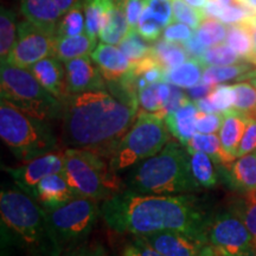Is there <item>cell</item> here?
Returning <instances> with one entry per match:
<instances>
[{
    "instance_id": "obj_18",
    "label": "cell",
    "mask_w": 256,
    "mask_h": 256,
    "mask_svg": "<svg viewBox=\"0 0 256 256\" xmlns=\"http://www.w3.org/2000/svg\"><path fill=\"white\" fill-rule=\"evenodd\" d=\"M20 10L26 20L56 36L64 14L55 0H22Z\"/></svg>"
},
{
    "instance_id": "obj_11",
    "label": "cell",
    "mask_w": 256,
    "mask_h": 256,
    "mask_svg": "<svg viewBox=\"0 0 256 256\" xmlns=\"http://www.w3.org/2000/svg\"><path fill=\"white\" fill-rule=\"evenodd\" d=\"M56 43L55 34L43 30L28 20L20 22L18 24L17 40L5 63L30 69L40 60L55 56Z\"/></svg>"
},
{
    "instance_id": "obj_40",
    "label": "cell",
    "mask_w": 256,
    "mask_h": 256,
    "mask_svg": "<svg viewBox=\"0 0 256 256\" xmlns=\"http://www.w3.org/2000/svg\"><path fill=\"white\" fill-rule=\"evenodd\" d=\"M139 106L142 110L156 114L160 118L162 110V101L160 98L158 83L150 84L139 92Z\"/></svg>"
},
{
    "instance_id": "obj_10",
    "label": "cell",
    "mask_w": 256,
    "mask_h": 256,
    "mask_svg": "<svg viewBox=\"0 0 256 256\" xmlns=\"http://www.w3.org/2000/svg\"><path fill=\"white\" fill-rule=\"evenodd\" d=\"M206 241L226 256H252L256 252L255 240L238 211L211 216Z\"/></svg>"
},
{
    "instance_id": "obj_55",
    "label": "cell",
    "mask_w": 256,
    "mask_h": 256,
    "mask_svg": "<svg viewBox=\"0 0 256 256\" xmlns=\"http://www.w3.org/2000/svg\"><path fill=\"white\" fill-rule=\"evenodd\" d=\"M236 4L244 6L252 12H256V0H236Z\"/></svg>"
},
{
    "instance_id": "obj_43",
    "label": "cell",
    "mask_w": 256,
    "mask_h": 256,
    "mask_svg": "<svg viewBox=\"0 0 256 256\" xmlns=\"http://www.w3.org/2000/svg\"><path fill=\"white\" fill-rule=\"evenodd\" d=\"M223 122V113H198L196 130L202 134H215L220 130Z\"/></svg>"
},
{
    "instance_id": "obj_23",
    "label": "cell",
    "mask_w": 256,
    "mask_h": 256,
    "mask_svg": "<svg viewBox=\"0 0 256 256\" xmlns=\"http://www.w3.org/2000/svg\"><path fill=\"white\" fill-rule=\"evenodd\" d=\"M188 152H203L212 158L214 162L222 165H230L235 162V156H230L223 148L220 139L215 134L197 133L186 144Z\"/></svg>"
},
{
    "instance_id": "obj_49",
    "label": "cell",
    "mask_w": 256,
    "mask_h": 256,
    "mask_svg": "<svg viewBox=\"0 0 256 256\" xmlns=\"http://www.w3.org/2000/svg\"><path fill=\"white\" fill-rule=\"evenodd\" d=\"M182 44H183L184 49L186 50L188 58L190 60H200L202 55L204 54V51L206 50V46L200 43V40H198L194 34V36L190 38V40H188L186 42H184V43H182Z\"/></svg>"
},
{
    "instance_id": "obj_5",
    "label": "cell",
    "mask_w": 256,
    "mask_h": 256,
    "mask_svg": "<svg viewBox=\"0 0 256 256\" xmlns=\"http://www.w3.org/2000/svg\"><path fill=\"white\" fill-rule=\"evenodd\" d=\"M0 136L12 154L23 162L57 150V138L48 121L24 113L2 98Z\"/></svg>"
},
{
    "instance_id": "obj_45",
    "label": "cell",
    "mask_w": 256,
    "mask_h": 256,
    "mask_svg": "<svg viewBox=\"0 0 256 256\" xmlns=\"http://www.w3.org/2000/svg\"><path fill=\"white\" fill-rule=\"evenodd\" d=\"M115 2L124 10L130 28H136L138 22L145 8V0H115Z\"/></svg>"
},
{
    "instance_id": "obj_6",
    "label": "cell",
    "mask_w": 256,
    "mask_h": 256,
    "mask_svg": "<svg viewBox=\"0 0 256 256\" xmlns=\"http://www.w3.org/2000/svg\"><path fill=\"white\" fill-rule=\"evenodd\" d=\"M87 150L64 151L63 174L78 197L104 202L126 190V184L110 160Z\"/></svg>"
},
{
    "instance_id": "obj_51",
    "label": "cell",
    "mask_w": 256,
    "mask_h": 256,
    "mask_svg": "<svg viewBox=\"0 0 256 256\" xmlns=\"http://www.w3.org/2000/svg\"><path fill=\"white\" fill-rule=\"evenodd\" d=\"M241 24L247 25V26L249 28V30H250V32H252V42H254V52H252L249 62L255 64L256 66V14H252V17L248 19V20H246L244 23H241Z\"/></svg>"
},
{
    "instance_id": "obj_38",
    "label": "cell",
    "mask_w": 256,
    "mask_h": 256,
    "mask_svg": "<svg viewBox=\"0 0 256 256\" xmlns=\"http://www.w3.org/2000/svg\"><path fill=\"white\" fill-rule=\"evenodd\" d=\"M165 26L148 8H144V11L136 25V31L145 38L147 42H156L160 38Z\"/></svg>"
},
{
    "instance_id": "obj_2",
    "label": "cell",
    "mask_w": 256,
    "mask_h": 256,
    "mask_svg": "<svg viewBox=\"0 0 256 256\" xmlns=\"http://www.w3.org/2000/svg\"><path fill=\"white\" fill-rule=\"evenodd\" d=\"M138 113L106 89L69 95L63 102L64 142L110 159Z\"/></svg>"
},
{
    "instance_id": "obj_8",
    "label": "cell",
    "mask_w": 256,
    "mask_h": 256,
    "mask_svg": "<svg viewBox=\"0 0 256 256\" xmlns=\"http://www.w3.org/2000/svg\"><path fill=\"white\" fill-rule=\"evenodd\" d=\"M170 134L164 119L139 110L136 121L108 159L112 168L119 174L156 156L170 142Z\"/></svg>"
},
{
    "instance_id": "obj_35",
    "label": "cell",
    "mask_w": 256,
    "mask_h": 256,
    "mask_svg": "<svg viewBox=\"0 0 256 256\" xmlns=\"http://www.w3.org/2000/svg\"><path fill=\"white\" fill-rule=\"evenodd\" d=\"M240 58L241 57L228 44L220 43L208 48L198 62L203 66H232V64H238Z\"/></svg>"
},
{
    "instance_id": "obj_47",
    "label": "cell",
    "mask_w": 256,
    "mask_h": 256,
    "mask_svg": "<svg viewBox=\"0 0 256 256\" xmlns=\"http://www.w3.org/2000/svg\"><path fill=\"white\" fill-rule=\"evenodd\" d=\"M255 150H256V119L252 118L247 128H246L244 134H243L241 139V142H240L238 145L236 156L240 158V156L248 154V153L255 151Z\"/></svg>"
},
{
    "instance_id": "obj_50",
    "label": "cell",
    "mask_w": 256,
    "mask_h": 256,
    "mask_svg": "<svg viewBox=\"0 0 256 256\" xmlns=\"http://www.w3.org/2000/svg\"><path fill=\"white\" fill-rule=\"evenodd\" d=\"M211 90H212V87L206 84V83L200 82V83H198L197 86H194V87L188 88L186 94L188 98H190V100L194 102V101L200 100V98H206V96L211 92Z\"/></svg>"
},
{
    "instance_id": "obj_25",
    "label": "cell",
    "mask_w": 256,
    "mask_h": 256,
    "mask_svg": "<svg viewBox=\"0 0 256 256\" xmlns=\"http://www.w3.org/2000/svg\"><path fill=\"white\" fill-rule=\"evenodd\" d=\"M203 68L204 66L198 60H188L174 69L165 70L164 81L179 88H192L202 82Z\"/></svg>"
},
{
    "instance_id": "obj_53",
    "label": "cell",
    "mask_w": 256,
    "mask_h": 256,
    "mask_svg": "<svg viewBox=\"0 0 256 256\" xmlns=\"http://www.w3.org/2000/svg\"><path fill=\"white\" fill-rule=\"evenodd\" d=\"M55 2L56 4L60 6V8L62 10L63 14H66V12L69 11L72 6L80 4V2H82L83 0H55Z\"/></svg>"
},
{
    "instance_id": "obj_4",
    "label": "cell",
    "mask_w": 256,
    "mask_h": 256,
    "mask_svg": "<svg viewBox=\"0 0 256 256\" xmlns=\"http://www.w3.org/2000/svg\"><path fill=\"white\" fill-rule=\"evenodd\" d=\"M126 190L142 194H188L198 186L192 177L190 153L180 142H170L156 156L132 168L126 180Z\"/></svg>"
},
{
    "instance_id": "obj_1",
    "label": "cell",
    "mask_w": 256,
    "mask_h": 256,
    "mask_svg": "<svg viewBox=\"0 0 256 256\" xmlns=\"http://www.w3.org/2000/svg\"><path fill=\"white\" fill-rule=\"evenodd\" d=\"M101 216L113 232L124 235H148L180 232L206 242L211 216L190 194H142L124 190L104 200Z\"/></svg>"
},
{
    "instance_id": "obj_52",
    "label": "cell",
    "mask_w": 256,
    "mask_h": 256,
    "mask_svg": "<svg viewBox=\"0 0 256 256\" xmlns=\"http://www.w3.org/2000/svg\"><path fill=\"white\" fill-rule=\"evenodd\" d=\"M194 104H196L198 110L200 112V113H218V112L216 110V108L214 107L212 102L210 101L209 96H206V98H200V100L194 101Z\"/></svg>"
},
{
    "instance_id": "obj_9",
    "label": "cell",
    "mask_w": 256,
    "mask_h": 256,
    "mask_svg": "<svg viewBox=\"0 0 256 256\" xmlns=\"http://www.w3.org/2000/svg\"><path fill=\"white\" fill-rule=\"evenodd\" d=\"M44 210L63 250L84 243L101 215L98 202L84 197H76L55 209Z\"/></svg>"
},
{
    "instance_id": "obj_20",
    "label": "cell",
    "mask_w": 256,
    "mask_h": 256,
    "mask_svg": "<svg viewBox=\"0 0 256 256\" xmlns=\"http://www.w3.org/2000/svg\"><path fill=\"white\" fill-rule=\"evenodd\" d=\"M200 113L196 104L190 100L182 106L179 110L168 114L165 118V124L170 133L178 140L182 145L186 146L188 140L197 134L196 119Z\"/></svg>"
},
{
    "instance_id": "obj_28",
    "label": "cell",
    "mask_w": 256,
    "mask_h": 256,
    "mask_svg": "<svg viewBox=\"0 0 256 256\" xmlns=\"http://www.w3.org/2000/svg\"><path fill=\"white\" fill-rule=\"evenodd\" d=\"M190 153V166L192 177L198 188H210L217 184V174L214 168V160L203 152Z\"/></svg>"
},
{
    "instance_id": "obj_33",
    "label": "cell",
    "mask_w": 256,
    "mask_h": 256,
    "mask_svg": "<svg viewBox=\"0 0 256 256\" xmlns=\"http://www.w3.org/2000/svg\"><path fill=\"white\" fill-rule=\"evenodd\" d=\"M121 51L127 56L130 62H139L152 55V46L144 38L136 28H130L127 36L119 44Z\"/></svg>"
},
{
    "instance_id": "obj_14",
    "label": "cell",
    "mask_w": 256,
    "mask_h": 256,
    "mask_svg": "<svg viewBox=\"0 0 256 256\" xmlns=\"http://www.w3.org/2000/svg\"><path fill=\"white\" fill-rule=\"evenodd\" d=\"M69 95L106 89V81L90 56L64 63Z\"/></svg>"
},
{
    "instance_id": "obj_39",
    "label": "cell",
    "mask_w": 256,
    "mask_h": 256,
    "mask_svg": "<svg viewBox=\"0 0 256 256\" xmlns=\"http://www.w3.org/2000/svg\"><path fill=\"white\" fill-rule=\"evenodd\" d=\"M208 96L218 113H226V110H232L235 104V90L232 86L217 84L212 87V90Z\"/></svg>"
},
{
    "instance_id": "obj_46",
    "label": "cell",
    "mask_w": 256,
    "mask_h": 256,
    "mask_svg": "<svg viewBox=\"0 0 256 256\" xmlns=\"http://www.w3.org/2000/svg\"><path fill=\"white\" fill-rule=\"evenodd\" d=\"M60 256H110V254L101 243L84 242L68 250H64Z\"/></svg>"
},
{
    "instance_id": "obj_3",
    "label": "cell",
    "mask_w": 256,
    "mask_h": 256,
    "mask_svg": "<svg viewBox=\"0 0 256 256\" xmlns=\"http://www.w3.org/2000/svg\"><path fill=\"white\" fill-rule=\"evenodd\" d=\"M2 228L6 238L30 256H60V248L44 208L20 188L2 190Z\"/></svg>"
},
{
    "instance_id": "obj_36",
    "label": "cell",
    "mask_w": 256,
    "mask_h": 256,
    "mask_svg": "<svg viewBox=\"0 0 256 256\" xmlns=\"http://www.w3.org/2000/svg\"><path fill=\"white\" fill-rule=\"evenodd\" d=\"M232 87L235 90L234 108L256 119V88L248 82L236 83Z\"/></svg>"
},
{
    "instance_id": "obj_31",
    "label": "cell",
    "mask_w": 256,
    "mask_h": 256,
    "mask_svg": "<svg viewBox=\"0 0 256 256\" xmlns=\"http://www.w3.org/2000/svg\"><path fill=\"white\" fill-rule=\"evenodd\" d=\"M86 32V14L83 8V2L72 6L69 11H66L60 18L58 26L56 30V38H62L78 36Z\"/></svg>"
},
{
    "instance_id": "obj_21",
    "label": "cell",
    "mask_w": 256,
    "mask_h": 256,
    "mask_svg": "<svg viewBox=\"0 0 256 256\" xmlns=\"http://www.w3.org/2000/svg\"><path fill=\"white\" fill-rule=\"evenodd\" d=\"M252 118L238 110H230L223 113V122L220 130V139L223 148L230 156H236L241 139Z\"/></svg>"
},
{
    "instance_id": "obj_16",
    "label": "cell",
    "mask_w": 256,
    "mask_h": 256,
    "mask_svg": "<svg viewBox=\"0 0 256 256\" xmlns=\"http://www.w3.org/2000/svg\"><path fill=\"white\" fill-rule=\"evenodd\" d=\"M30 70L37 78V81L60 101L64 102L69 96L66 86V66H62V60L55 56L46 57L31 66Z\"/></svg>"
},
{
    "instance_id": "obj_59",
    "label": "cell",
    "mask_w": 256,
    "mask_h": 256,
    "mask_svg": "<svg viewBox=\"0 0 256 256\" xmlns=\"http://www.w3.org/2000/svg\"><path fill=\"white\" fill-rule=\"evenodd\" d=\"M252 256H256V252H254V254H252Z\"/></svg>"
},
{
    "instance_id": "obj_34",
    "label": "cell",
    "mask_w": 256,
    "mask_h": 256,
    "mask_svg": "<svg viewBox=\"0 0 256 256\" xmlns=\"http://www.w3.org/2000/svg\"><path fill=\"white\" fill-rule=\"evenodd\" d=\"M228 34L226 24L215 18H204L200 26L194 30V34L206 48L223 43Z\"/></svg>"
},
{
    "instance_id": "obj_12",
    "label": "cell",
    "mask_w": 256,
    "mask_h": 256,
    "mask_svg": "<svg viewBox=\"0 0 256 256\" xmlns=\"http://www.w3.org/2000/svg\"><path fill=\"white\" fill-rule=\"evenodd\" d=\"M4 170L11 176L18 188L34 198L37 185L42 179L49 174L63 172L64 152L56 150L24 162L17 168H5Z\"/></svg>"
},
{
    "instance_id": "obj_48",
    "label": "cell",
    "mask_w": 256,
    "mask_h": 256,
    "mask_svg": "<svg viewBox=\"0 0 256 256\" xmlns=\"http://www.w3.org/2000/svg\"><path fill=\"white\" fill-rule=\"evenodd\" d=\"M241 216L256 243V192L250 194V200L246 206V209L241 214Z\"/></svg>"
},
{
    "instance_id": "obj_57",
    "label": "cell",
    "mask_w": 256,
    "mask_h": 256,
    "mask_svg": "<svg viewBox=\"0 0 256 256\" xmlns=\"http://www.w3.org/2000/svg\"><path fill=\"white\" fill-rule=\"evenodd\" d=\"M214 2H218L220 6H229L232 4H235L236 0H214Z\"/></svg>"
},
{
    "instance_id": "obj_32",
    "label": "cell",
    "mask_w": 256,
    "mask_h": 256,
    "mask_svg": "<svg viewBox=\"0 0 256 256\" xmlns=\"http://www.w3.org/2000/svg\"><path fill=\"white\" fill-rule=\"evenodd\" d=\"M226 42L241 58H244L246 60H250L252 52H254V42H252V32L247 25H228Z\"/></svg>"
},
{
    "instance_id": "obj_37",
    "label": "cell",
    "mask_w": 256,
    "mask_h": 256,
    "mask_svg": "<svg viewBox=\"0 0 256 256\" xmlns=\"http://www.w3.org/2000/svg\"><path fill=\"white\" fill-rule=\"evenodd\" d=\"M172 8L174 20L186 24L194 30H196L206 18L202 10L188 5L185 0H172Z\"/></svg>"
},
{
    "instance_id": "obj_41",
    "label": "cell",
    "mask_w": 256,
    "mask_h": 256,
    "mask_svg": "<svg viewBox=\"0 0 256 256\" xmlns=\"http://www.w3.org/2000/svg\"><path fill=\"white\" fill-rule=\"evenodd\" d=\"M119 256H164L156 252L152 246H150L140 236L133 235V238L127 241L121 247Z\"/></svg>"
},
{
    "instance_id": "obj_15",
    "label": "cell",
    "mask_w": 256,
    "mask_h": 256,
    "mask_svg": "<svg viewBox=\"0 0 256 256\" xmlns=\"http://www.w3.org/2000/svg\"><path fill=\"white\" fill-rule=\"evenodd\" d=\"M90 57L108 84L119 81L132 68V62L127 58L120 48L112 44L101 42L92 51Z\"/></svg>"
},
{
    "instance_id": "obj_22",
    "label": "cell",
    "mask_w": 256,
    "mask_h": 256,
    "mask_svg": "<svg viewBox=\"0 0 256 256\" xmlns=\"http://www.w3.org/2000/svg\"><path fill=\"white\" fill-rule=\"evenodd\" d=\"M96 38L89 36L87 32L78 36L62 38L57 40L55 57H57L63 63L68 60L80 58V57L92 56V51L98 46Z\"/></svg>"
},
{
    "instance_id": "obj_17",
    "label": "cell",
    "mask_w": 256,
    "mask_h": 256,
    "mask_svg": "<svg viewBox=\"0 0 256 256\" xmlns=\"http://www.w3.org/2000/svg\"><path fill=\"white\" fill-rule=\"evenodd\" d=\"M78 197L66 180L63 172L46 176L38 183L34 200L44 209H55Z\"/></svg>"
},
{
    "instance_id": "obj_58",
    "label": "cell",
    "mask_w": 256,
    "mask_h": 256,
    "mask_svg": "<svg viewBox=\"0 0 256 256\" xmlns=\"http://www.w3.org/2000/svg\"><path fill=\"white\" fill-rule=\"evenodd\" d=\"M248 78V80H250L252 81V86H254V87L256 88V70L255 72H250L247 75V78Z\"/></svg>"
},
{
    "instance_id": "obj_27",
    "label": "cell",
    "mask_w": 256,
    "mask_h": 256,
    "mask_svg": "<svg viewBox=\"0 0 256 256\" xmlns=\"http://www.w3.org/2000/svg\"><path fill=\"white\" fill-rule=\"evenodd\" d=\"M115 6V0H83L86 14V32L92 38H98L102 24Z\"/></svg>"
},
{
    "instance_id": "obj_13",
    "label": "cell",
    "mask_w": 256,
    "mask_h": 256,
    "mask_svg": "<svg viewBox=\"0 0 256 256\" xmlns=\"http://www.w3.org/2000/svg\"><path fill=\"white\" fill-rule=\"evenodd\" d=\"M140 238L164 256H200L206 244L203 240L180 232H160Z\"/></svg>"
},
{
    "instance_id": "obj_7",
    "label": "cell",
    "mask_w": 256,
    "mask_h": 256,
    "mask_svg": "<svg viewBox=\"0 0 256 256\" xmlns=\"http://www.w3.org/2000/svg\"><path fill=\"white\" fill-rule=\"evenodd\" d=\"M2 98L31 116L43 121L63 115V102L46 90L30 69L2 63L0 69Z\"/></svg>"
},
{
    "instance_id": "obj_44",
    "label": "cell",
    "mask_w": 256,
    "mask_h": 256,
    "mask_svg": "<svg viewBox=\"0 0 256 256\" xmlns=\"http://www.w3.org/2000/svg\"><path fill=\"white\" fill-rule=\"evenodd\" d=\"M194 30L188 25L174 20V23H171L164 28L162 38L168 42H174V43H184V42L190 40L194 36Z\"/></svg>"
},
{
    "instance_id": "obj_19",
    "label": "cell",
    "mask_w": 256,
    "mask_h": 256,
    "mask_svg": "<svg viewBox=\"0 0 256 256\" xmlns=\"http://www.w3.org/2000/svg\"><path fill=\"white\" fill-rule=\"evenodd\" d=\"M226 183L241 192H256V150L240 156L223 171Z\"/></svg>"
},
{
    "instance_id": "obj_56",
    "label": "cell",
    "mask_w": 256,
    "mask_h": 256,
    "mask_svg": "<svg viewBox=\"0 0 256 256\" xmlns=\"http://www.w3.org/2000/svg\"><path fill=\"white\" fill-rule=\"evenodd\" d=\"M185 2H186L188 5L194 6V8L202 10V11H203V8H206V5L208 4V0H185Z\"/></svg>"
},
{
    "instance_id": "obj_54",
    "label": "cell",
    "mask_w": 256,
    "mask_h": 256,
    "mask_svg": "<svg viewBox=\"0 0 256 256\" xmlns=\"http://www.w3.org/2000/svg\"><path fill=\"white\" fill-rule=\"evenodd\" d=\"M200 256H226V255H224L223 252H220V250H217L215 247H212V246L209 244V243H206V244L202 248Z\"/></svg>"
},
{
    "instance_id": "obj_26",
    "label": "cell",
    "mask_w": 256,
    "mask_h": 256,
    "mask_svg": "<svg viewBox=\"0 0 256 256\" xmlns=\"http://www.w3.org/2000/svg\"><path fill=\"white\" fill-rule=\"evenodd\" d=\"M152 55L164 70L174 69L185 63L188 58L186 50L182 43H174L162 38L152 46Z\"/></svg>"
},
{
    "instance_id": "obj_30",
    "label": "cell",
    "mask_w": 256,
    "mask_h": 256,
    "mask_svg": "<svg viewBox=\"0 0 256 256\" xmlns=\"http://www.w3.org/2000/svg\"><path fill=\"white\" fill-rule=\"evenodd\" d=\"M18 25L16 20V14L12 10L2 8L0 11V57L2 63L6 60L14 48L17 40Z\"/></svg>"
},
{
    "instance_id": "obj_24",
    "label": "cell",
    "mask_w": 256,
    "mask_h": 256,
    "mask_svg": "<svg viewBox=\"0 0 256 256\" xmlns=\"http://www.w3.org/2000/svg\"><path fill=\"white\" fill-rule=\"evenodd\" d=\"M130 31V26L127 22L126 14H124V10L115 2V6L112 8L108 17L102 24L101 30L98 32V38L102 43L118 46Z\"/></svg>"
},
{
    "instance_id": "obj_29",
    "label": "cell",
    "mask_w": 256,
    "mask_h": 256,
    "mask_svg": "<svg viewBox=\"0 0 256 256\" xmlns=\"http://www.w3.org/2000/svg\"><path fill=\"white\" fill-rule=\"evenodd\" d=\"M250 72V66L247 64H232V66H206L202 76V82L210 87L232 80H244Z\"/></svg>"
},
{
    "instance_id": "obj_42",
    "label": "cell",
    "mask_w": 256,
    "mask_h": 256,
    "mask_svg": "<svg viewBox=\"0 0 256 256\" xmlns=\"http://www.w3.org/2000/svg\"><path fill=\"white\" fill-rule=\"evenodd\" d=\"M145 6L164 26H168L174 23V8H172V0H145Z\"/></svg>"
}]
</instances>
